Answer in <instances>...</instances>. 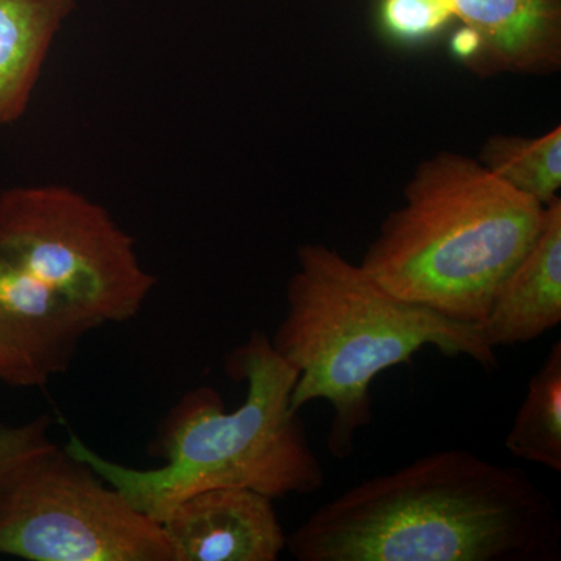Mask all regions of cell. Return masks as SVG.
I'll list each match as a JSON object with an SVG mask.
<instances>
[{
  "mask_svg": "<svg viewBox=\"0 0 561 561\" xmlns=\"http://www.w3.org/2000/svg\"><path fill=\"white\" fill-rule=\"evenodd\" d=\"M49 430L50 421L47 416H39L20 426L0 424V481L22 465L57 446L50 440Z\"/></svg>",
  "mask_w": 561,
  "mask_h": 561,
  "instance_id": "cell-15",
  "label": "cell"
},
{
  "mask_svg": "<svg viewBox=\"0 0 561 561\" xmlns=\"http://www.w3.org/2000/svg\"><path fill=\"white\" fill-rule=\"evenodd\" d=\"M160 524L173 561H276L287 548L272 497L239 486L192 494Z\"/></svg>",
  "mask_w": 561,
  "mask_h": 561,
  "instance_id": "cell-9",
  "label": "cell"
},
{
  "mask_svg": "<svg viewBox=\"0 0 561 561\" xmlns=\"http://www.w3.org/2000/svg\"><path fill=\"white\" fill-rule=\"evenodd\" d=\"M286 289V313L272 335L276 353L298 371L291 408L331 405L328 449L348 459L359 431L371 424V387L381 373L411 364L432 346L446 357H468L500 368L496 350L479 324L387 294L359 265L324 243H302Z\"/></svg>",
  "mask_w": 561,
  "mask_h": 561,
  "instance_id": "cell-3",
  "label": "cell"
},
{
  "mask_svg": "<svg viewBox=\"0 0 561 561\" xmlns=\"http://www.w3.org/2000/svg\"><path fill=\"white\" fill-rule=\"evenodd\" d=\"M453 54L482 79L561 68V0H456Z\"/></svg>",
  "mask_w": 561,
  "mask_h": 561,
  "instance_id": "cell-8",
  "label": "cell"
},
{
  "mask_svg": "<svg viewBox=\"0 0 561 561\" xmlns=\"http://www.w3.org/2000/svg\"><path fill=\"white\" fill-rule=\"evenodd\" d=\"M0 556L173 561L161 524L58 446L0 481Z\"/></svg>",
  "mask_w": 561,
  "mask_h": 561,
  "instance_id": "cell-6",
  "label": "cell"
},
{
  "mask_svg": "<svg viewBox=\"0 0 561 561\" xmlns=\"http://www.w3.org/2000/svg\"><path fill=\"white\" fill-rule=\"evenodd\" d=\"M383 35L402 46L426 43L456 20V0H382Z\"/></svg>",
  "mask_w": 561,
  "mask_h": 561,
  "instance_id": "cell-14",
  "label": "cell"
},
{
  "mask_svg": "<svg viewBox=\"0 0 561 561\" xmlns=\"http://www.w3.org/2000/svg\"><path fill=\"white\" fill-rule=\"evenodd\" d=\"M505 448L516 459L561 472V342L549 350L527 383V393Z\"/></svg>",
  "mask_w": 561,
  "mask_h": 561,
  "instance_id": "cell-12",
  "label": "cell"
},
{
  "mask_svg": "<svg viewBox=\"0 0 561 561\" xmlns=\"http://www.w3.org/2000/svg\"><path fill=\"white\" fill-rule=\"evenodd\" d=\"M227 373L245 382V400L228 412L219 391H187L168 412L151 442L158 468H133L95 453L70 432L65 451L114 486L133 507L154 522L192 494L239 486L272 500L323 489L324 470L291 391L298 371L260 330L227 357Z\"/></svg>",
  "mask_w": 561,
  "mask_h": 561,
  "instance_id": "cell-2",
  "label": "cell"
},
{
  "mask_svg": "<svg viewBox=\"0 0 561 561\" xmlns=\"http://www.w3.org/2000/svg\"><path fill=\"white\" fill-rule=\"evenodd\" d=\"M91 328L0 243V381L43 387L68 371Z\"/></svg>",
  "mask_w": 561,
  "mask_h": 561,
  "instance_id": "cell-7",
  "label": "cell"
},
{
  "mask_svg": "<svg viewBox=\"0 0 561 561\" xmlns=\"http://www.w3.org/2000/svg\"><path fill=\"white\" fill-rule=\"evenodd\" d=\"M560 321L561 198L546 206L537 239L502 284L479 331L496 350L535 341Z\"/></svg>",
  "mask_w": 561,
  "mask_h": 561,
  "instance_id": "cell-10",
  "label": "cell"
},
{
  "mask_svg": "<svg viewBox=\"0 0 561 561\" xmlns=\"http://www.w3.org/2000/svg\"><path fill=\"white\" fill-rule=\"evenodd\" d=\"M77 0H0V130L24 116Z\"/></svg>",
  "mask_w": 561,
  "mask_h": 561,
  "instance_id": "cell-11",
  "label": "cell"
},
{
  "mask_svg": "<svg viewBox=\"0 0 561 561\" xmlns=\"http://www.w3.org/2000/svg\"><path fill=\"white\" fill-rule=\"evenodd\" d=\"M0 243L92 331L138 316L157 283L131 236L70 187L0 192Z\"/></svg>",
  "mask_w": 561,
  "mask_h": 561,
  "instance_id": "cell-5",
  "label": "cell"
},
{
  "mask_svg": "<svg viewBox=\"0 0 561 561\" xmlns=\"http://www.w3.org/2000/svg\"><path fill=\"white\" fill-rule=\"evenodd\" d=\"M545 213L478 158L440 151L415 169L359 267L400 300L479 324L537 239Z\"/></svg>",
  "mask_w": 561,
  "mask_h": 561,
  "instance_id": "cell-4",
  "label": "cell"
},
{
  "mask_svg": "<svg viewBox=\"0 0 561 561\" xmlns=\"http://www.w3.org/2000/svg\"><path fill=\"white\" fill-rule=\"evenodd\" d=\"M560 537L526 472L449 449L343 491L286 549L298 561H556Z\"/></svg>",
  "mask_w": 561,
  "mask_h": 561,
  "instance_id": "cell-1",
  "label": "cell"
},
{
  "mask_svg": "<svg viewBox=\"0 0 561 561\" xmlns=\"http://www.w3.org/2000/svg\"><path fill=\"white\" fill-rule=\"evenodd\" d=\"M478 161L491 175L545 208L561 198V125L531 138L491 136Z\"/></svg>",
  "mask_w": 561,
  "mask_h": 561,
  "instance_id": "cell-13",
  "label": "cell"
}]
</instances>
